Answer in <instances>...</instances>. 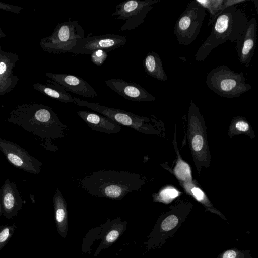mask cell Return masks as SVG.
Returning <instances> with one entry per match:
<instances>
[{"mask_svg":"<svg viewBox=\"0 0 258 258\" xmlns=\"http://www.w3.org/2000/svg\"><path fill=\"white\" fill-rule=\"evenodd\" d=\"M7 37L6 34L3 31L0 27V39L2 38H6ZM2 50V47L0 45V50Z\"/></svg>","mask_w":258,"mask_h":258,"instance_id":"d6a6232c","label":"cell"},{"mask_svg":"<svg viewBox=\"0 0 258 258\" xmlns=\"http://www.w3.org/2000/svg\"><path fill=\"white\" fill-rule=\"evenodd\" d=\"M78 116L91 129L106 134H115L121 130V125L103 115L88 111H77Z\"/></svg>","mask_w":258,"mask_h":258,"instance_id":"e0dca14e","label":"cell"},{"mask_svg":"<svg viewBox=\"0 0 258 258\" xmlns=\"http://www.w3.org/2000/svg\"><path fill=\"white\" fill-rule=\"evenodd\" d=\"M9 236V229L6 228L0 232V243H3L7 240Z\"/></svg>","mask_w":258,"mask_h":258,"instance_id":"f546056e","label":"cell"},{"mask_svg":"<svg viewBox=\"0 0 258 258\" xmlns=\"http://www.w3.org/2000/svg\"><path fill=\"white\" fill-rule=\"evenodd\" d=\"M127 224V221H121L120 217L113 220L108 218L104 224L89 231L83 241L82 251L87 253L93 242L100 239L101 242L94 255L96 257L102 249L111 246L120 237L126 230Z\"/></svg>","mask_w":258,"mask_h":258,"instance_id":"ba28073f","label":"cell"},{"mask_svg":"<svg viewBox=\"0 0 258 258\" xmlns=\"http://www.w3.org/2000/svg\"><path fill=\"white\" fill-rule=\"evenodd\" d=\"M257 41V21L253 17L248 20L236 49L239 61L248 67L254 54Z\"/></svg>","mask_w":258,"mask_h":258,"instance_id":"5bb4252c","label":"cell"},{"mask_svg":"<svg viewBox=\"0 0 258 258\" xmlns=\"http://www.w3.org/2000/svg\"><path fill=\"white\" fill-rule=\"evenodd\" d=\"M217 258H252V256L249 250H241L234 247L223 251Z\"/></svg>","mask_w":258,"mask_h":258,"instance_id":"603a6c76","label":"cell"},{"mask_svg":"<svg viewBox=\"0 0 258 258\" xmlns=\"http://www.w3.org/2000/svg\"><path fill=\"white\" fill-rule=\"evenodd\" d=\"M19 60L16 53L0 50V96L10 92L16 85L18 77L13 74V69Z\"/></svg>","mask_w":258,"mask_h":258,"instance_id":"2e32d148","label":"cell"},{"mask_svg":"<svg viewBox=\"0 0 258 258\" xmlns=\"http://www.w3.org/2000/svg\"><path fill=\"white\" fill-rule=\"evenodd\" d=\"M143 64L145 71L151 77L159 81H165L167 80L162 60L156 52H149L143 60Z\"/></svg>","mask_w":258,"mask_h":258,"instance_id":"d6986e66","label":"cell"},{"mask_svg":"<svg viewBox=\"0 0 258 258\" xmlns=\"http://www.w3.org/2000/svg\"><path fill=\"white\" fill-rule=\"evenodd\" d=\"M126 38L115 34H105L84 37L79 39L70 53L76 54H91L93 51L101 49L108 52L125 45Z\"/></svg>","mask_w":258,"mask_h":258,"instance_id":"8fae6325","label":"cell"},{"mask_svg":"<svg viewBox=\"0 0 258 258\" xmlns=\"http://www.w3.org/2000/svg\"><path fill=\"white\" fill-rule=\"evenodd\" d=\"M84 37V30L77 20H68L58 23L51 35L43 38L39 45L52 54L70 52L77 41Z\"/></svg>","mask_w":258,"mask_h":258,"instance_id":"5b68a950","label":"cell"},{"mask_svg":"<svg viewBox=\"0 0 258 258\" xmlns=\"http://www.w3.org/2000/svg\"><path fill=\"white\" fill-rule=\"evenodd\" d=\"M0 151L16 167L31 173H40L41 162L17 144L0 138Z\"/></svg>","mask_w":258,"mask_h":258,"instance_id":"7c38bea8","label":"cell"},{"mask_svg":"<svg viewBox=\"0 0 258 258\" xmlns=\"http://www.w3.org/2000/svg\"><path fill=\"white\" fill-rule=\"evenodd\" d=\"M3 204L5 210L10 212L15 207L18 200L20 199V192L16 184L9 180H6L0 189Z\"/></svg>","mask_w":258,"mask_h":258,"instance_id":"44dd1931","label":"cell"},{"mask_svg":"<svg viewBox=\"0 0 258 258\" xmlns=\"http://www.w3.org/2000/svg\"><path fill=\"white\" fill-rule=\"evenodd\" d=\"M248 21L241 9L235 6L225 9L213 22L210 34L195 54V61H203L213 49L227 41L238 42Z\"/></svg>","mask_w":258,"mask_h":258,"instance_id":"3957f363","label":"cell"},{"mask_svg":"<svg viewBox=\"0 0 258 258\" xmlns=\"http://www.w3.org/2000/svg\"><path fill=\"white\" fill-rule=\"evenodd\" d=\"M142 183L138 174L116 170L95 171L79 181L80 186L92 196L112 200L139 190Z\"/></svg>","mask_w":258,"mask_h":258,"instance_id":"7a4b0ae2","label":"cell"},{"mask_svg":"<svg viewBox=\"0 0 258 258\" xmlns=\"http://www.w3.org/2000/svg\"><path fill=\"white\" fill-rule=\"evenodd\" d=\"M178 194V191L175 189H166L160 192L158 196V200L169 203L176 197Z\"/></svg>","mask_w":258,"mask_h":258,"instance_id":"484cf974","label":"cell"},{"mask_svg":"<svg viewBox=\"0 0 258 258\" xmlns=\"http://www.w3.org/2000/svg\"><path fill=\"white\" fill-rule=\"evenodd\" d=\"M247 0H224L221 9V13L226 8L243 3Z\"/></svg>","mask_w":258,"mask_h":258,"instance_id":"f1b7e54d","label":"cell"},{"mask_svg":"<svg viewBox=\"0 0 258 258\" xmlns=\"http://www.w3.org/2000/svg\"><path fill=\"white\" fill-rule=\"evenodd\" d=\"M45 74L47 82L61 87L67 92L89 98H94L97 96L96 91L92 86L80 77L50 72H46Z\"/></svg>","mask_w":258,"mask_h":258,"instance_id":"4fadbf2b","label":"cell"},{"mask_svg":"<svg viewBox=\"0 0 258 258\" xmlns=\"http://www.w3.org/2000/svg\"><path fill=\"white\" fill-rule=\"evenodd\" d=\"M206 15V10L196 1L187 4L174 28V33L179 44L187 46L196 39Z\"/></svg>","mask_w":258,"mask_h":258,"instance_id":"8992f818","label":"cell"},{"mask_svg":"<svg viewBox=\"0 0 258 258\" xmlns=\"http://www.w3.org/2000/svg\"><path fill=\"white\" fill-rule=\"evenodd\" d=\"M111 90L123 98L132 101L143 102L155 100V98L141 85L120 79L112 78L105 81Z\"/></svg>","mask_w":258,"mask_h":258,"instance_id":"9a60e30c","label":"cell"},{"mask_svg":"<svg viewBox=\"0 0 258 258\" xmlns=\"http://www.w3.org/2000/svg\"><path fill=\"white\" fill-rule=\"evenodd\" d=\"M32 87L40 93L60 102L64 103H74V97L67 93L61 87L52 84H43L35 83Z\"/></svg>","mask_w":258,"mask_h":258,"instance_id":"ffe728a7","label":"cell"},{"mask_svg":"<svg viewBox=\"0 0 258 258\" xmlns=\"http://www.w3.org/2000/svg\"><path fill=\"white\" fill-rule=\"evenodd\" d=\"M196 2L210 13V18L207 26L213 23L216 18L221 13V9L224 0H195Z\"/></svg>","mask_w":258,"mask_h":258,"instance_id":"7402d4cb","label":"cell"},{"mask_svg":"<svg viewBox=\"0 0 258 258\" xmlns=\"http://www.w3.org/2000/svg\"><path fill=\"white\" fill-rule=\"evenodd\" d=\"M54 212L58 233L63 238L67 236L68 216L67 204L62 194L58 188L53 196Z\"/></svg>","mask_w":258,"mask_h":258,"instance_id":"ac0fdd59","label":"cell"},{"mask_svg":"<svg viewBox=\"0 0 258 258\" xmlns=\"http://www.w3.org/2000/svg\"><path fill=\"white\" fill-rule=\"evenodd\" d=\"M192 192L198 201H202L204 198V194L202 191L198 188L192 189Z\"/></svg>","mask_w":258,"mask_h":258,"instance_id":"1f68e13d","label":"cell"},{"mask_svg":"<svg viewBox=\"0 0 258 258\" xmlns=\"http://www.w3.org/2000/svg\"><path fill=\"white\" fill-rule=\"evenodd\" d=\"M23 8H24L22 7L12 5L9 4L0 2L1 10L9 11L16 14L20 13L21 10Z\"/></svg>","mask_w":258,"mask_h":258,"instance_id":"4316f807","label":"cell"},{"mask_svg":"<svg viewBox=\"0 0 258 258\" xmlns=\"http://www.w3.org/2000/svg\"><path fill=\"white\" fill-rule=\"evenodd\" d=\"M177 176L182 179L191 178L190 170L189 166L182 161L178 163L175 169Z\"/></svg>","mask_w":258,"mask_h":258,"instance_id":"cb8c5ba5","label":"cell"},{"mask_svg":"<svg viewBox=\"0 0 258 258\" xmlns=\"http://www.w3.org/2000/svg\"><path fill=\"white\" fill-rule=\"evenodd\" d=\"M90 55L92 62L97 66L103 64L108 56L107 52L101 49L96 50Z\"/></svg>","mask_w":258,"mask_h":258,"instance_id":"d4e9b609","label":"cell"},{"mask_svg":"<svg viewBox=\"0 0 258 258\" xmlns=\"http://www.w3.org/2000/svg\"><path fill=\"white\" fill-rule=\"evenodd\" d=\"M160 0H127L118 4L116 11L111 14L117 19L124 21L121 30H133L144 21L153 5Z\"/></svg>","mask_w":258,"mask_h":258,"instance_id":"9c48e42d","label":"cell"},{"mask_svg":"<svg viewBox=\"0 0 258 258\" xmlns=\"http://www.w3.org/2000/svg\"><path fill=\"white\" fill-rule=\"evenodd\" d=\"M187 216L185 212L172 210L161 216L144 242L148 250H158L175 234Z\"/></svg>","mask_w":258,"mask_h":258,"instance_id":"52a82bcc","label":"cell"},{"mask_svg":"<svg viewBox=\"0 0 258 258\" xmlns=\"http://www.w3.org/2000/svg\"><path fill=\"white\" fill-rule=\"evenodd\" d=\"M206 84L217 95L227 98L238 97L252 87L246 82L243 72H235L224 65H220L208 73Z\"/></svg>","mask_w":258,"mask_h":258,"instance_id":"277c9868","label":"cell"},{"mask_svg":"<svg viewBox=\"0 0 258 258\" xmlns=\"http://www.w3.org/2000/svg\"><path fill=\"white\" fill-rule=\"evenodd\" d=\"M74 103L76 105L90 108L120 125L142 132L146 130V127L144 123L146 118L144 117L126 111L105 106L98 103L80 100L77 97H74Z\"/></svg>","mask_w":258,"mask_h":258,"instance_id":"30bf717a","label":"cell"},{"mask_svg":"<svg viewBox=\"0 0 258 258\" xmlns=\"http://www.w3.org/2000/svg\"><path fill=\"white\" fill-rule=\"evenodd\" d=\"M8 121L39 137L46 143L64 137L68 131L55 112L43 104L18 105L11 111Z\"/></svg>","mask_w":258,"mask_h":258,"instance_id":"6da1fadb","label":"cell"},{"mask_svg":"<svg viewBox=\"0 0 258 258\" xmlns=\"http://www.w3.org/2000/svg\"><path fill=\"white\" fill-rule=\"evenodd\" d=\"M236 127L240 131H246L249 128L248 124L244 121H238L236 124Z\"/></svg>","mask_w":258,"mask_h":258,"instance_id":"4dcf8cb0","label":"cell"},{"mask_svg":"<svg viewBox=\"0 0 258 258\" xmlns=\"http://www.w3.org/2000/svg\"><path fill=\"white\" fill-rule=\"evenodd\" d=\"M204 140L202 136L197 135L194 137L192 140V146L196 151H200L203 146Z\"/></svg>","mask_w":258,"mask_h":258,"instance_id":"83f0119b","label":"cell"},{"mask_svg":"<svg viewBox=\"0 0 258 258\" xmlns=\"http://www.w3.org/2000/svg\"><path fill=\"white\" fill-rule=\"evenodd\" d=\"M254 6L255 7V9L257 11V13H258V1H254Z\"/></svg>","mask_w":258,"mask_h":258,"instance_id":"836d02e7","label":"cell"}]
</instances>
